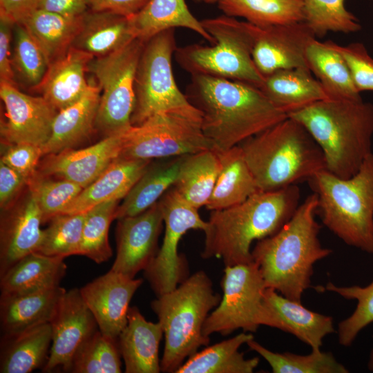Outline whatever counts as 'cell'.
Returning <instances> with one entry per match:
<instances>
[{
    "label": "cell",
    "instance_id": "1",
    "mask_svg": "<svg viewBox=\"0 0 373 373\" xmlns=\"http://www.w3.org/2000/svg\"><path fill=\"white\" fill-rule=\"evenodd\" d=\"M185 95L202 115V128L213 150L238 146L287 117L260 88L209 75H191Z\"/></svg>",
    "mask_w": 373,
    "mask_h": 373
},
{
    "label": "cell",
    "instance_id": "2",
    "mask_svg": "<svg viewBox=\"0 0 373 373\" xmlns=\"http://www.w3.org/2000/svg\"><path fill=\"white\" fill-rule=\"evenodd\" d=\"M299 201L300 189L291 185L277 191H258L240 204L211 211L201 257L221 258L224 266L253 262V242L278 231L293 216Z\"/></svg>",
    "mask_w": 373,
    "mask_h": 373
},
{
    "label": "cell",
    "instance_id": "3",
    "mask_svg": "<svg viewBox=\"0 0 373 373\" xmlns=\"http://www.w3.org/2000/svg\"><path fill=\"white\" fill-rule=\"evenodd\" d=\"M317 206V195L313 193L278 231L258 240L251 250L266 287L300 303L310 287L314 264L332 252L318 238Z\"/></svg>",
    "mask_w": 373,
    "mask_h": 373
},
{
    "label": "cell",
    "instance_id": "4",
    "mask_svg": "<svg viewBox=\"0 0 373 373\" xmlns=\"http://www.w3.org/2000/svg\"><path fill=\"white\" fill-rule=\"evenodd\" d=\"M287 117L298 122L320 146L326 170L347 179L372 152L373 104L357 99H325Z\"/></svg>",
    "mask_w": 373,
    "mask_h": 373
},
{
    "label": "cell",
    "instance_id": "5",
    "mask_svg": "<svg viewBox=\"0 0 373 373\" xmlns=\"http://www.w3.org/2000/svg\"><path fill=\"white\" fill-rule=\"evenodd\" d=\"M239 146L261 191L296 185L326 170L320 146L303 126L289 117Z\"/></svg>",
    "mask_w": 373,
    "mask_h": 373
},
{
    "label": "cell",
    "instance_id": "6",
    "mask_svg": "<svg viewBox=\"0 0 373 373\" xmlns=\"http://www.w3.org/2000/svg\"><path fill=\"white\" fill-rule=\"evenodd\" d=\"M221 298L214 291L209 276L200 270L151 302L164 332L162 372L175 373L186 358L209 344V337L202 333L203 325Z\"/></svg>",
    "mask_w": 373,
    "mask_h": 373
},
{
    "label": "cell",
    "instance_id": "7",
    "mask_svg": "<svg viewBox=\"0 0 373 373\" xmlns=\"http://www.w3.org/2000/svg\"><path fill=\"white\" fill-rule=\"evenodd\" d=\"M308 182L318 198L316 213L348 245L373 251V153L353 176L343 179L327 170Z\"/></svg>",
    "mask_w": 373,
    "mask_h": 373
},
{
    "label": "cell",
    "instance_id": "8",
    "mask_svg": "<svg viewBox=\"0 0 373 373\" xmlns=\"http://www.w3.org/2000/svg\"><path fill=\"white\" fill-rule=\"evenodd\" d=\"M201 23L214 43L178 47L174 55L179 66L191 75L213 76L260 88L265 77L252 57L254 25L227 15Z\"/></svg>",
    "mask_w": 373,
    "mask_h": 373
},
{
    "label": "cell",
    "instance_id": "9",
    "mask_svg": "<svg viewBox=\"0 0 373 373\" xmlns=\"http://www.w3.org/2000/svg\"><path fill=\"white\" fill-rule=\"evenodd\" d=\"M213 149L202 128L200 111L189 107L157 113L127 132L119 157L166 159Z\"/></svg>",
    "mask_w": 373,
    "mask_h": 373
},
{
    "label": "cell",
    "instance_id": "10",
    "mask_svg": "<svg viewBox=\"0 0 373 373\" xmlns=\"http://www.w3.org/2000/svg\"><path fill=\"white\" fill-rule=\"evenodd\" d=\"M177 48L174 28L164 30L145 42L135 77L133 126L157 113L192 105L178 88L173 76L172 56Z\"/></svg>",
    "mask_w": 373,
    "mask_h": 373
},
{
    "label": "cell",
    "instance_id": "11",
    "mask_svg": "<svg viewBox=\"0 0 373 373\" xmlns=\"http://www.w3.org/2000/svg\"><path fill=\"white\" fill-rule=\"evenodd\" d=\"M145 42L134 39L122 48L94 57L88 70L96 77L102 91L95 126L106 136L128 131L135 106V73Z\"/></svg>",
    "mask_w": 373,
    "mask_h": 373
},
{
    "label": "cell",
    "instance_id": "12",
    "mask_svg": "<svg viewBox=\"0 0 373 373\" xmlns=\"http://www.w3.org/2000/svg\"><path fill=\"white\" fill-rule=\"evenodd\" d=\"M221 286L223 296L204 322V336H226L238 329L256 332L261 325L267 288L258 265L253 261L225 266Z\"/></svg>",
    "mask_w": 373,
    "mask_h": 373
},
{
    "label": "cell",
    "instance_id": "13",
    "mask_svg": "<svg viewBox=\"0 0 373 373\" xmlns=\"http://www.w3.org/2000/svg\"><path fill=\"white\" fill-rule=\"evenodd\" d=\"M159 201L163 213L164 236L155 257L144 270L157 296L175 289L188 277L186 260L178 252L182 236L190 229L204 231L207 227V222L200 218L198 209L183 199L173 186Z\"/></svg>",
    "mask_w": 373,
    "mask_h": 373
},
{
    "label": "cell",
    "instance_id": "14",
    "mask_svg": "<svg viewBox=\"0 0 373 373\" xmlns=\"http://www.w3.org/2000/svg\"><path fill=\"white\" fill-rule=\"evenodd\" d=\"M0 97L5 108L0 126L3 144L27 143L42 149L58 111L43 96L27 95L6 82H0Z\"/></svg>",
    "mask_w": 373,
    "mask_h": 373
},
{
    "label": "cell",
    "instance_id": "15",
    "mask_svg": "<svg viewBox=\"0 0 373 373\" xmlns=\"http://www.w3.org/2000/svg\"><path fill=\"white\" fill-rule=\"evenodd\" d=\"M50 324L52 346L43 371L50 372L60 367L70 372L77 352L98 328L79 289L66 291Z\"/></svg>",
    "mask_w": 373,
    "mask_h": 373
},
{
    "label": "cell",
    "instance_id": "16",
    "mask_svg": "<svg viewBox=\"0 0 373 373\" xmlns=\"http://www.w3.org/2000/svg\"><path fill=\"white\" fill-rule=\"evenodd\" d=\"M164 223L158 200L144 212L119 219L117 254L111 269L134 278L155 257Z\"/></svg>",
    "mask_w": 373,
    "mask_h": 373
},
{
    "label": "cell",
    "instance_id": "17",
    "mask_svg": "<svg viewBox=\"0 0 373 373\" xmlns=\"http://www.w3.org/2000/svg\"><path fill=\"white\" fill-rule=\"evenodd\" d=\"M142 282L110 269L79 289L104 335L117 340L128 322L130 302Z\"/></svg>",
    "mask_w": 373,
    "mask_h": 373
},
{
    "label": "cell",
    "instance_id": "18",
    "mask_svg": "<svg viewBox=\"0 0 373 373\" xmlns=\"http://www.w3.org/2000/svg\"><path fill=\"white\" fill-rule=\"evenodd\" d=\"M314 38L304 21L263 28L254 25V64L264 77L283 69L308 68L306 50Z\"/></svg>",
    "mask_w": 373,
    "mask_h": 373
},
{
    "label": "cell",
    "instance_id": "19",
    "mask_svg": "<svg viewBox=\"0 0 373 373\" xmlns=\"http://www.w3.org/2000/svg\"><path fill=\"white\" fill-rule=\"evenodd\" d=\"M128 131L106 136L85 149H70L49 155L38 172L43 175H55L71 181L84 189L119 157Z\"/></svg>",
    "mask_w": 373,
    "mask_h": 373
},
{
    "label": "cell",
    "instance_id": "20",
    "mask_svg": "<svg viewBox=\"0 0 373 373\" xmlns=\"http://www.w3.org/2000/svg\"><path fill=\"white\" fill-rule=\"evenodd\" d=\"M261 325L290 333L312 350H320L323 338L334 332L331 316L312 312L269 287L264 291Z\"/></svg>",
    "mask_w": 373,
    "mask_h": 373
},
{
    "label": "cell",
    "instance_id": "21",
    "mask_svg": "<svg viewBox=\"0 0 373 373\" xmlns=\"http://www.w3.org/2000/svg\"><path fill=\"white\" fill-rule=\"evenodd\" d=\"M42 212L29 192L21 204L3 217L0 276L24 256L37 252L43 238Z\"/></svg>",
    "mask_w": 373,
    "mask_h": 373
},
{
    "label": "cell",
    "instance_id": "22",
    "mask_svg": "<svg viewBox=\"0 0 373 373\" xmlns=\"http://www.w3.org/2000/svg\"><path fill=\"white\" fill-rule=\"evenodd\" d=\"M94 57L71 46L53 60L37 89L57 111L71 105L81 98L88 87L85 77L88 66Z\"/></svg>",
    "mask_w": 373,
    "mask_h": 373
},
{
    "label": "cell",
    "instance_id": "23",
    "mask_svg": "<svg viewBox=\"0 0 373 373\" xmlns=\"http://www.w3.org/2000/svg\"><path fill=\"white\" fill-rule=\"evenodd\" d=\"M163 335L159 321H148L137 307H130L127 324L117 338L125 372H160L159 346Z\"/></svg>",
    "mask_w": 373,
    "mask_h": 373
},
{
    "label": "cell",
    "instance_id": "24",
    "mask_svg": "<svg viewBox=\"0 0 373 373\" xmlns=\"http://www.w3.org/2000/svg\"><path fill=\"white\" fill-rule=\"evenodd\" d=\"M152 160L118 157L81 193L61 214L85 213L93 207L111 200L124 198Z\"/></svg>",
    "mask_w": 373,
    "mask_h": 373
},
{
    "label": "cell",
    "instance_id": "25",
    "mask_svg": "<svg viewBox=\"0 0 373 373\" xmlns=\"http://www.w3.org/2000/svg\"><path fill=\"white\" fill-rule=\"evenodd\" d=\"M66 291L57 286L23 294H1L0 322L3 336L50 323Z\"/></svg>",
    "mask_w": 373,
    "mask_h": 373
},
{
    "label": "cell",
    "instance_id": "26",
    "mask_svg": "<svg viewBox=\"0 0 373 373\" xmlns=\"http://www.w3.org/2000/svg\"><path fill=\"white\" fill-rule=\"evenodd\" d=\"M100 91L98 85L89 82L79 99L57 112L50 138L42 148L43 155L70 149L91 133L95 126Z\"/></svg>",
    "mask_w": 373,
    "mask_h": 373
},
{
    "label": "cell",
    "instance_id": "27",
    "mask_svg": "<svg viewBox=\"0 0 373 373\" xmlns=\"http://www.w3.org/2000/svg\"><path fill=\"white\" fill-rule=\"evenodd\" d=\"M260 88L287 115L329 98L310 70L303 67L275 71L265 77Z\"/></svg>",
    "mask_w": 373,
    "mask_h": 373
},
{
    "label": "cell",
    "instance_id": "28",
    "mask_svg": "<svg viewBox=\"0 0 373 373\" xmlns=\"http://www.w3.org/2000/svg\"><path fill=\"white\" fill-rule=\"evenodd\" d=\"M134 39L129 17L88 9L82 16L81 30L72 46L99 57L122 48Z\"/></svg>",
    "mask_w": 373,
    "mask_h": 373
},
{
    "label": "cell",
    "instance_id": "29",
    "mask_svg": "<svg viewBox=\"0 0 373 373\" xmlns=\"http://www.w3.org/2000/svg\"><path fill=\"white\" fill-rule=\"evenodd\" d=\"M63 258L31 253L0 276L1 294L15 295L59 286L66 272Z\"/></svg>",
    "mask_w": 373,
    "mask_h": 373
},
{
    "label": "cell",
    "instance_id": "30",
    "mask_svg": "<svg viewBox=\"0 0 373 373\" xmlns=\"http://www.w3.org/2000/svg\"><path fill=\"white\" fill-rule=\"evenodd\" d=\"M135 38L146 42L157 34L171 28H187L211 44L213 38L190 12L185 0H149L137 14L129 17Z\"/></svg>",
    "mask_w": 373,
    "mask_h": 373
},
{
    "label": "cell",
    "instance_id": "31",
    "mask_svg": "<svg viewBox=\"0 0 373 373\" xmlns=\"http://www.w3.org/2000/svg\"><path fill=\"white\" fill-rule=\"evenodd\" d=\"M308 68L322 85L329 99H361L349 67L332 41L314 38L306 50Z\"/></svg>",
    "mask_w": 373,
    "mask_h": 373
},
{
    "label": "cell",
    "instance_id": "32",
    "mask_svg": "<svg viewBox=\"0 0 373 373\" xmlns=\"http://www.w3.org/2000/svg\"><path fill=\"white\" fill-rule=\"evenodd\" d=\"M217 153L220 157V170L212 194L205 206L210 211L240 204L259 191L239 145Z\"/></svg>",
    "mask_w": 373,
    "mask_h": 373
},
{
    "label": "cell",
    "instance_id": "33",
    "mask_svg": "<svg viewBox=\"0 0 373 373\" xmlns=\"http://www.w3.org/2000/svg\"><path fill=\"white\" fill-rule=\"evenodd\" d=\"M52 343L50 323L20 333L3 336L1 347V373H30L44 366Z\"/></svg>",
    "mask_w": 373,
    "mask_h": 373
},
{
    "label": "cell",
    "instance_id": "34",
    "mask_svg": "<svg viewBox=\"0 0 373 373\" xmlns=\"http://www.w3.org/2000/svg\"><path fill=\"white\" fill-rule=\"evenodd\" d=\"M252 339V334L244 332L208 346L189 357L175 373H251L259 358H246L239 348Z\"/></svg>",
    "mask_w": 373,
    "mask_h": 373
},
{
    "label": "cell",
    "instance_id": "35",
    "mask_svg": "<svg viewBox=\"0 0 373 373\" xmlns=\"http://www.w3.org/2000/svg\"><path fill=\"white\" fill-rule=\"evenodd\" d=\"M82 16L37 9L21 24L39 45L49 64L73 46L82 28Z\"/></svg>",
    "mask_w": 373,
    "mask_h": 373
},
{
    "label": "cell",
    "instance_id": "36",
    "mask_svg": "<svg viewBox=\"0 0 373 373\" xmlns=\"http://www.w3.org/2000/svg\"><path fill=\"white\" fill-rule=\"evenodd\" d=\"M185 155L151 164L119 204L115 219L136 216L157 202L175 184Z\"/></svg>",
    "mask_w": 373,
    "mask_h": 373
},
{
    "label": "cell",
    "instance_id": "37",
    "mask_svg": "<svg viewBox=\"0 0 373 373\" xmlns=\"http://www.w3.org/2000/svg\"><path fill=\"white\" fill-rule=\"evenodd\" d=\"M220 170V157L213 149L186 155L173 187L183 199L198 209L207 204Z\"/></svg>",
    "mask_w": 373,
    "mask_h": 373
},
{
    "label": "cell",
    "instance_id": "38",
    "mask_svg": "<svg viewBox=\"0 0 373 373\" xmlns=\"http://www.w3.org/2000/svg\"><path fill=\"white\" fill-rule=\"evenodd\" d=\"M225 15L242 17L258 27L304 21L303 0H218Z\"/></svg>",
    "mask_w": 373,
    "mask_h": 373
},
{
    "label": "cell",
    "instance_id": "39",
    "mask_svg": "<svg viewBox=\"0 0 373 373\" xmlns=\"http://www.w3.org/2000/svg\"><path fill=\"white\" fill-rule=\"evenodd\" d=\"M247 345L264 358L274 373H347L349 371L330 352L312 350L311 354L299 355L290 352H274L254 338Z\"/></svg>",
    "mask_w": 373,
    "mask_h": 373
},
{
    "label": "cell",
    "instance_id": "40",
    "mask_svg": "<svg viewBox=\"0 0 373 373\" xmlns=\"http://www.w3.org/2000/svg\"><path fill=\"white\" fill-rule=\"evenodd\" d=\"M118 200L102 202L86 212L79 255L97 264L108 260L112 249L108 242V231L115 219Z\"/></svg>",
    "mask_w": 373,
    "mask_h": 373
},
{
    "label": "cell",
    "instance_id": "41",
    "mask_svg": "<svg viewBox=\"0 0 373 373\" xmlns=\"http://www.w3.org/2000/svg\"><path fill=\"white\" fill-rule=\"evenodd\" d=\"M345 0H303L304 22L316 37L329 32L351 33L360 31L358 19L345 7Z\"/></svg>",
    "mask_w": 373,
    "mask_h": 373
},
{
    "label": "cell",
    "instance_id": "42",
    "mask_svg": "<svg viewBox=\"0 0 373 373\" xmlns=\"http://www.w3.org/2000/svg\"><path fill=\"white\" fill-rule=\"evenodd\" d=\"M85 217L86 212L58 214L51 218L48 227L44 229L37 252L63 258L79 255Z\"/></svg>",
    "mask_w": 373,
    "mask_h": 373
},
{
    "label": "cell",
    "instance_id": "43",
    "mask_svg": "<svg viewBox=\"0 0 373 373\" xmlns=\"http://www.w3.org/2000/svg\"><path fill=\"white\" fill-rule=\"evenodd\" d=\"M117 340L97 329L77 352L70 368L75 373H120Z\"/></svg>",
    "mask_w": 373,
    "mask_h": 373
},
{
    "label": "cell",
    "instance_id": "44",
    "mask_svg": "<svg viewBox=\"0 0 373 373\" xmlns=\"http://www.w3.org/2000/svg\"><path fill=\"white\" fill-rule=\"evenodd\" d=\"M27 185L42 212L43 222L61 214L83 190L75 182L52 180L38 171L28 180Z\"/></svg>",
    "mask_w": 373,
    "mask_h": 373
},
{
    "label": "cell",
    "instance_id": "45",
    "mask_svg": "<svg viewBox=\"0 0 373 373\" xmlns=\"http://www.w3.org/2000/svg\"><path fill=\"white\" fill-rule=\"evenodd\" d=\"M325 289L338 294L345 299L357 301L352 314L338 324L339 343L342 345L350 346L358 333L373 323V281L365 287H340L328 283Z\"/></svg>",
    "mask_w": 373,
    "mask_h": 373
},
{
    "label": "cell",
    "instance_id": "46",
    "mask_svg": "<svg viewBox=\"0 0 373 373\" xmlns=\"http://www.w3.org/2000/svg\"><path fill=\"white\" fill-rule=\"evenodd\" d=\"M12 64L23 81L34 87L41 81L48 66L42 49L21 23L15 24Z\"/></svg>",
    "mask_w": 373,
    "mask_h": 373
},
{
    "label": "cell",
    "instance_id": "47",
    "mask_svg": "<svg viewBox=\"0 0 373 373\" xmlns=\"http://www.w3.org/2000/svg\"><path fill=\"white\" fill-rule=\"evenodd\" d=\"M334 46L345 60L358 91H373V57L365 45L353 42L341 46L334 42Z\"/></svg>",
    "mask_w": 373,
    "mask_h": 373
},
{
    "label": "cell",
    "instance_id": "48",
    "mask_svg": "<svg viewBox=\"0 0 373 373\" xmlns=\"http://www.w3.org/2000/svg\"><path fill=\"white\" fill-rule=\"evenodd\" d=\"M3 144L6 148L3 150L1 161L28 180L37 171L39 160L43 155L42 149L27 143Z\"/></svg>",
    "mask_w": 373,
    "mask_h": 373
},
{
    "label": "cell",
    "instance_id": "49",
    "mask_svg": "<svg viewBox=\"0 0 373 373\" xmlns=\"http://www.w3.org/2000/svg\"><path fill=\"white\" fill-rule=\"evenodd\" d=\"M15 24L6 17L0 15V82L15 85L10 51L12 30Z\"/></svg>",
    "mask_w": 373,
    "mask_h": 373
},
{
    "label": "cell",
    "instance_id": "50",
    "mask_svg": "<svg viewBox=\"0 0 373 373\" xmlns=\"http://www.w3.org/2000/svg\"><path fill=\"white\" fill-rule=\"evenodd\" d=\"M28 180L17 171L0 161V204L6 209Z\"/></svg>",
    "mask_w": 373,
    "mask_h": 373
},
{
    "label": "cell",
    "instance_id": "51",
    "mask_svg": "<svg viewBox=\"0 0 373 373\" xmlns=\"http://www.w3.org/2000/svg\"><path fill=\"white\" fill-rule=\"evenodd\" d=\"M149 0H88V9L109 11L127 17L140 12Z\"/></svg>",
    "mask_w": 373,
    "mask_h": 373
},
{
    "label": "cell",
    "instance_id": "52",
    "mask_svg": "<svg viewBox=\"0 0 373 373\" xmlns=\"http://www.w3.org/2000/svg\"><path fill=\"white\" fill-rule=\"evenodd\" d=\"M40 0H0V15L21 23L38 8Z\"/></svg>",
    "mask_w": 373,
    "mask_h": 373
},
{
    "label": "cell",
    "instance_id": "53",
    "mask_svg": "<svg viewBox=\"0 0 373 373\" xmlns=\"http://www.w3.org/2000/svg\"><path fill=\"white\" fill-rule=\"evenodd\" d=\"M37 9L68 16H80L88 10V0H40Z\"/></svg>",
    "mask_w": 373,
    "mask_h": 373
},
{
    "label": "cell",
    "instance_id": "54",
    "mask_svg": "<svg viewBox=\"0 0 373 373\" xmlns=\"http://www.w3.org/2000/svg\"><path fill=\"white\" fill-rule=\"evenodd\" d=\"M368 365H369V368L371 370H373V352L371 354V356H370V362Z\"/></svg>",
    "mask_w": 373,
    "mask_h": 373
},
{
    "label": "cell",
    "instance_id": "55",
    "mask_svg": "<svg viewBox=\"0 0 373 373\" xmlns=\"http://www.w3.org/2000/svg\"><path fill=\"white\" fill-rule=\"evenodd\" d=\"M202 2L205 3H215L218 1V0H202Z\"/></svg>",
    "mask_w": 373,
    "mask_h": 373
},
{
    "label": "cell",
    "instance_id": "56",
    "mask_svg": "<svg viewBox=\"0 0 373 373\" xmlns=\"http://www.w3.org/2000/svg\"><path fill=\"white\" fill-rule=\"evenodd\" d=\"M196 3H200V2H202V0H193Z\"/></svg>",
    "mask_w": 373,
    "mask_h": 373
},
{
    "label": "cell",
    "instance_id": "57",
    "mask_svg": "<svg viewBox=\"0 0 373 373\" xmlns=\"http://www.w3.org/2000/svg\"><path fill=\"white\" fill-rule=\"evenodd\" d=\"M372 254H373V251H372Z\"/></svg>",
    "mask_w": 373,
    "mask_h": 373
},
{
    "label": "cell",
    "instance_id": "58",
    "mask_svg": "<svg viewBox=\"0 0 373 373\" xmlns=\"http://www.w3.org/2000/svg\"><path fill=\"white\" fill-rule=\"evenodd\" d=\"M373 1V0H372Z\"/></svg>",
    "mask_w": 373,
    "mask_h": 373
}]
</instances>
